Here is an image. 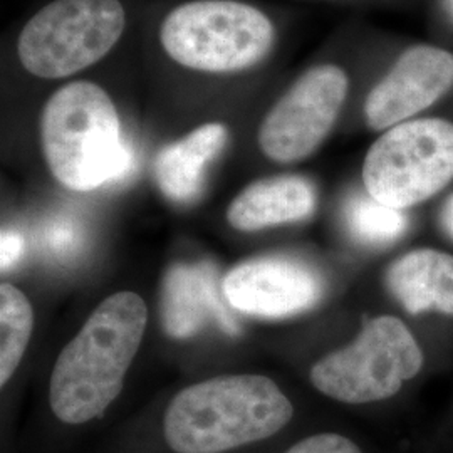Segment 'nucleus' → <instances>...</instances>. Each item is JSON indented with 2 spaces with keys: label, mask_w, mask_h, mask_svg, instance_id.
<instances>
[{
  "label": "nucleus",
  "mask_w": 453,
  "mask_h": 453,
  "mask_svg": "<svg viewBox=\"0 0 453 453\" xmlns=\"http://www.w3.org/2000/svg\"><path fill=\"white\" fill-rule=\"evenodd\" d=\"M160 42L177 65L232 74L260 65L274 48L271 17L239 0H192L163 19Z\"/></svg>",
  "instance_id": "5"
},
{
  "label": "nucleus",
  "mask_w": 453,
  "mask_h": 453,
  "mask_svg": "<svg viewBox=\"0 0 453 453\" xmlns=\"http://www.w3.org/2000/svg\"><path fill=\"white\" fill-rule=\"evenodd\" d=\"M286 453H365L363 447L340 432H319L296 441Z\"/></svg>",
  "instance_id": "18"
},
{
  "label": "nucleus",
  "mask_w": 453,
  "mask_h": 453,
  "mask_svg": "<svg viewBox=\"0 0 453 453\" xmlns=\"http://www.w3.org/2000/svg\"><path fill=\"white\" fill-rule=\"evenodd\" d=\"M291 400L259 374L217 376L181 389L165 413V438L177 453H224L280 432Z\"/></svg>",
  "instance_id": "2"
},
{
  "label": "nucleus",
  "mask_w": 453,
  "mask_h": 453,
  "mask_svg": "<svg viewBox=\"0 0 453 453\" xmlns=\"http://www.w3.org/2000/svg\"><path fill=\"white\" fill-rule=\"evenodd\" d=\"M426 453H453V447L435 438V440L432 441V445L428 447V452Z\"/></svg>",
  "instance_id": "22"
},
{
  "label": "nucleus",
  "mask_w": 453,
  "mask_h": 453,
  "mask_svg": "<svg viewBox=\"0 0 453 453\" xmlns=\"http://www.w3.org/2000/svg\"><path fill=\"white\" fill-rule=\"evenodd\" d=\"M24 250V237L16 230H4L0 242V265L2 271L12 267L20 259Z\"/></svg>",
  "instance_id": "19"
},
{
  "label": "nucleus",
  "mask_w": 453,
  "mask_h": 453,
  "mask_svg": "<svg viewBox=\"0 0 453 453\" xmlns=\"http://www.w3.org/2000/svg\"><path fill=\"white\" fill-rule=\"evenodd\" d=\"M44 243L54 256L71 257L81 249V226L71 217H56L44 228Z\"/></svg>",
  "instance_id": "17"
},
{
  "label": "nucleus",
  "mask_w": 453,
  "mask_h": 453,
  "mask_svg": "<svg viewBox=\"0 0 453 453\" xmlns=\"http://www.w3.org/2000/svg\"><path fill=\"white\" fill-rule=\"evenodd\" d=\"M348 91L349 78L340 65L309 67L264 116L262 153L273 162H304L331 134Z\"/></svg>",
  "instance_id": "8"
},
{
  "label": "nucleus",
  "mask_w": 453,
  "mask_h": 453,
  "mask_svg": "<svg viewBox=\"0 0 453 453\" xmlns=\"http://www.w3.org/2000/svg\"><path fill=\"white\" fill-rule=\"evenodd\" d=\"M453 88V52L417 44L405 49L365 101V119L372 131H387L420 118Z\"/></svg>",
  "instance_id": "9"
},
{
  "label": "nucleus",
  "mask_w": 453,
  "mask_h": 453,
  "mask_svg": "<svg viewBox=\"0 0 453 453\" xmlns=\"http://www.w3.org/2000/svg\"><path fill=\"white\" fill-rule=\"evenodd\" d=\"M148 311L134 292L104 299L54 366L49 400L54 415L69 425L99 417L123 389L125 376L143 340Z\"/></svg>",
  "instance_id": "1"
},
{
  "label": "nucleus",
  "mask_w": 453,
  "mask_h": 453,
  "mask_svg": "<svg viewBox=\"0 0 453 453\" xmlns=\"http://www.w3.org/2000/svg\"><path fill=\"white\" fill-rule=\"evenodd\" d=\"M222 297H226L224 288L211 262L173 265L163 284L165 331L172 338L185 340L213 321L228 334H237V319Z\"/></svg>",
  "instance_id": "12"
},
{
  "label": "nucleus",
  "mask_w": 453,
  "mask_h": 453,
  "mask_svg": "<svg viewBox=\"0 0 453 453\" xmlns=\"http://www.w3.org/2000/svg\"><path fill=\"white\" fill-rule=\"evenodd\" d=\"M426 365V346L411 321L387 312L365 318L355 340L319 357L309 378L342 405H380L411 391Z\"/></svg>",
  "instance_id": "4"
},
{
  "label": "nucleus",
  "mask_w": 453,
  "mask_h": 453,
  "mask_svg": "<svg viewBox=\"0 0 453 453\" xmlns=\"http://www.w3.org/2000/svg\"><path fill=\"white\" fill-rule=\"evenodd\" d=\"M344 224L355 242L372 249H387L411 232V213L391 209L366 194L351 196L344 207Z\"/></svg>",
  "instance_id": "15"
},
{
  "label": "nucleus",
  "mask_w": 453,
  "mask_h": 453,
  "mask_svg": "<svg viewBox=\"0 0 453 453\" xmlns=\"http://www.w3.org/2000/svg\"><path fill=\"white\" fill-rule=\"evenodd\" d=\"M127 29L119 0H52L17 41L22 67L41 80H65L99 63Z\"/></svg>",
  "instance_id": "7"
},
{
  "label": "nucleus",
  "mask_w": 453,
  "mask_h": 453,
  "mask_svg": "<svg viewBox=\"0 0 453 453\" xmlns=\"http://www.w3.org/2000/svg\"><path fill=\"white\" fill-rule=\"evenodd\" d=\"M316 207L318 192L308 179L280 175L257 180L245 187L230 203L226 220L237 230L254 232L306 220Z\"/></svg>",
  "instance_id": "13"
},
{
  "label": "nucleus",
  "mask_w": 453,
  "mask_h": 453,
  "mask_svg": "<svg viewBox=\"0 0 453 453\" xmlns=\"http://www.w3.org/2000/svg\"><path fill=\"white\" fill-rule=\"evenodd\" d=\"M383 286L410 321L453 324V252L415 245L389 260Z\"/></svg>",
  "instance_id": "11"
},
{
  "label": "nucleus",
  "mask_w": 453,
  "mask_h": 453,
  "mask_svg": "<svg viewBox=\"0 0 453 453\" xmlns=\"http://www.w3.org/2000/svg\"><path fill=\"white\" fill-rule=\"evenodd\" d=\"M226 140L224 123H205L160 150L153 172L163 195L179 203L194 200L202 190L205 168L220 155Z\"/></svg>",
  "instance_id": "14"
},
{
  "label": "nucleus",
  "mask_w": 453,
  "mask_h": 453,
  "mask_svg": "<svg viewBox=\"0 0 453 453\" xmlns=\"http://www.w3.org/2000/svg\"><path fill=\"white\" fill-rule=\"evenodd\" d=\"M222 288L232 308L259 318L306 312L321 303L326 292L316 267L286 256L247 260L226 275Z\"/></svg>",
  "instance_id": "10"
},
{
  "label": "nucleus",
  "mask_w": 453,
  "mask_h": 453,
  "mask_svg": "<svg viewBox=\"0 0 453 453\" xmlns=\"http://www.w3.org/2000/svg\"><path fill=\"white\" fill-rule=\"evenodd\" d=\"M31 303L12 284L0 286V385L17 370L33 333Z\"/></svg>",
  "instance_id": "16"
},
{
  "label": "nucleus",
  "mask_w": 453,
  "mask_h": 453,
  "mask_svg": "<svg viewBox=\"0 0 453 453\" xmlns=\"http://www.w3.org/2000/svg\"><path fill=\"white\" fill-rule=\"evenodd\" d=\"M41 138L50 173L69 190L91 192L119 181L134 165L113 99L95 82H67L49 97Z\"/></svg>",
  "instance_id": "3"
},
{
  "label": "nucleus",
  "mask_w": 453,
  "mask_h": 453,
  "mask_svg": "<svg viewBox=\"0 0 453 453\" xmlns=\"http://www.w3.org/2000/svg\"><path fill=\"white\" fill-rule=\"evenodd\" d=\"M365 192L398 211H413L453 181V121L415 118L383 131L363 162Z\"/></svg>",
  "instance_id": "6"
},
{
  "label": "nucleus",
  "mask_w": 453,
  "mask_h": 453,
  "mask_svg": "<svg viewBox=\"0 0 453 453\" xmlns=\"http://www.w3.org/2000/svg\"><path fill=\"white\" fill-rule=\"evenodd\" d=\"M437 228L447 242L453 243V192L438 207Z\"/></svg>",
  "instance_id": "20"
},
{
  "label": "nucleus",
  "mask_w": 453,
  "mask_h": 453,
  "mask_svg": "<svg viewBox=\"0 0 453 453\" xmlns=\"http://www.w3.org/2000/svg\"><path fill=\"white\" fill-rule=\"evenodd\" d=\"M437 440L440 441H443V443H447V445H450L453 447V410L452 415L445 420L443 423V426H441V430L437 434Z\"/></svg>",
  "instance_id": "21"
}]
</instances>
